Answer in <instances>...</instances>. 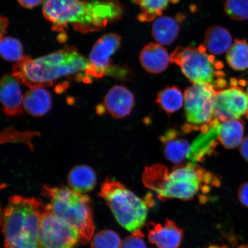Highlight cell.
Wrapping results in <instances>:
<instances>
[{
	"label": "cell",
	"mask_w": 248,
	"mask_h": 248,
	"mask_svg": "<svg viewBox=\"0 0 248 248\" xmlns=\"http://www.w3.org/2000/svg\"><path fill=\"white\" fill-rule=\"evenodd\" d=\"M225 13L235 20L248 19V0H226Z\"/></svg>",
	"instance_id": "obj_28"
},
{
	"label": "cell",
	"mask_w": 248,
	"mask_h": 248,
	"mask_svg": "<svg viewBox=\"0 0 248 248\" xmlns=\"http://www.w3.org/2000/svg\"><path fill=\"white\" fill-rule=\"evenodd\" d=\"M238 198L242 204L248 207V182L240 186L238 190Z\"/></svg>",
	"instance_id": "obj_30"
},
{
	"label": "cell",
	"mask_w": 248,
	"mask_h": 248,
	"mask_svg": "<svg viewBox=\"0 0 248 248\" xmlns=\"http://www.w3.org/2000/svg\"><path fill=\"white\" fill-rule=\"evenodd\" d=\"M232 38L229 31L222 27L212 26L204 35V46L212 55H220L231 47Z\"/></svg>",
	"instance_id": "obj_20"
},
{
	"label": "cell",
	"mask_w": 248,
	"mask_h": 248,
	"mask_svg": "<svg viewBox=\"0 0 248 248\" xmlns=\"http://www.w3.org/2000/svg\"><path fill=\"white\" fill-rule=\"evenodd\" d=\"M240 151L242 156L248 162V135L242 141L240 145Z\"/></svg>",
	"instance_id": "obj_32"
},
{
	"label": "cell",
	"mask_w": 248,
	"mask_h": 248,
	"mask_svg": "<svg viewBox=\"0 0 248 248\" xmlns=\"http://www.w3.org/2000/svg\"><path fill=\"white\" fill-rule=\"evenodd\" d=\"M46 0H18L19 4L23 7L31 9L37 7L42 3H44Z\"/></svg>",
	"instance_id": "obj_31"
},
{
	"label": "cell",
	"mask_w": 248,
	"mask_h": 248,
	"mask_svg": "<svg viewBox=\"0 0 248 248\" xmlns=\"http://www.w3.org/2000/svg\"><path fill=\"white\" fill-rule=\"evenodd\" d=\"M78 1H88V0H78Z\"/></svg>",
	"instance_id": "obj_36"
},
{
	"label": "cell",
	"mask_w": 248,
	"mask_h": 248,
	"mask_svg": "<svg viewBox=\"0 0 248 248\" xmlns=\"http://www.w3.org/2000/svg\"><path fill=\"white\" fill-rule=\"evenodd\" d=\"M51 95L43 88L30 89L24 96V110L31 116H44L51 109Z\"/></svg>",
	"instance_id": "obj_18"
},
{
	"label": "cell",
	"mask_w": 248,
	"mask_h": 248,
	"mask_svg": "<svg viewBox=\"0 0 248 248\" xmlns=\"http://www.w3.org/2000/svg\"><path fill=\"white\" fill-rule=\"evenodd\" d=\"M106 202L119 224L130 232H135L145 224L149 203L151 201L142 200L125 186L108 178L102 184L98 194Z\"/></svg>",
	"instance_id": "obj_7"
},
{
	"label": "cell",
	"mask_w": 248,
	"mask_h": 248,
	"mask_svg": "<svg viewBox=\"0 0 248 248\" xmlns=\"http://www.w3.org/2000/svg\"><path fill=\"white\" fill-rule=\"evenodd\" d=\"M67 181L73 190L80 193H86L91 191L95 187L97 176L92 167L79 165L71 170Z\"/></svg>",
	"instance_id": "obj_21"
},
{
	"label": "cell",
	"mask_w": 248,
	"mask_h": 248,
	"mask_svg": "<svg viewBox=\"0 0 248 248\" xmlns=\"http://www.w3.org/2000/svg\"><path fill=\"white\" fill-rule=\"evenodd\" d=\"M232 82L231 88L217 91L215 103V116L220 122L239 119L248 112L247 93Z\"/></svg>",
	"instance_id": "obj_11"
},
{
	"label": "cell",
	"mask_w": 248,
	"mask_h": 248,
	"mask_svg": "<svg viewBox=\"0 0 248 248\" xmlns=\"http://www.w3.org/2000/svg\"><path fill=\"white\" fill-rule=\"evenodd\" d=\"M122 38L116 33H108L102 36L93 47L89 55L90 65L87 74L94 78H101L108 74L115 75L116 71L111 66L110 58L119 49Z\"/></svg>",
	"instance_id": "obj_10"
},
{
	"label": "cell",
	"mask_w": 248,
	"mask_h": 248,
	"mask_svg": "<svg viewBox=\"0 0 248 248\" xmlns=\"http://www.w3.org/2000/svg\"><path fill=\"white\" fill-rule=\"evenodd\" d=\"M0 98L5 115L14 117L23 113L24 97L20 82L13 76L5 74L2 77Z\"/></svg>",
	"instance_id": "obj_13"
},
{
	"label": "cell",
	"mask_w": 248,
	"mask_h": 248,
	"mask_svg": "<svg viewBox=\"0 0 248 248\" xmlns=\"http://www.w3.org/2000/svg\"><path fill=\"white\" fill-rule=\"evenodd\" d=\"M229 66L236 71L248 69V43L245 40L237 39L226 55Z\"/></svg>",
	"instance_id": "obj_24"
},
{
	"label": "cell",
	"mask_w": 248,
	"mask_h": 248,
	"mask_svg": "<svg viewBox=\"0 0 248 248\" xmlns=\"http://www.w3.org/2000/svg\"><path fill=\"white\" fill-rule=\"evenodd\" d=\"M43 14L52 23V30L65 35L69 25L83 33L101 30L119 20L124 8L118 0H46Z\"/></svg>",
	"instance_id": "obj_2"
},
{
	"label": "cell",
	"mask_w": 248,
	"mask_h": 248,
	"mask_svg": "<svg viewBox=\"0 0 248 248\" xmlns=\"http://www.w3.org/2000/svg\"><path fill=\"white\" fill-rule=\"evenodd\" d=\"M142 67L151 74H159L168 67L170 57L168 52L159 43H151L142 48L140 54Z\"/></svg>",
	"instance_id": "obj_16"
},
{
	"label": "cell",
	"mask_w": 248,
	"mask_h": 248,
	"mask_svg": "<svg viewBox=\"0 0 248 248\" xmlns=\"http://www.w3.org/2000/svg\"><path fill=\"white\" fill-rule=\"evenodd\" d=\"M206 51L203 45L198 47L178 46L170 54V62L177 64L193 84L209 85L216 91H221L227 86L224 65Z\"/></svg>",
	"instance_id": "obj_6"
},
{
	"label": "cell",
	"mask_w": 248,
	"mask_h": 248,
	"mask_svg": "<svg viewBox=\"0 0 248 248\" xmlns=\"http://www.w3.org/2000/svg\"><path fill=\"white\" fill-rule=\"evenodd\" d=\"M90 62L74 46L36 59L25 55L13 66L12 75L30 89L53 86L58 80L75 79L89 83L93 78L87 74Z\"/></svg>",
	"instance_id": "obj_1"
},
{
	"label": "cell",
	"mask_w": 248,
	"mask_h": 248,
	"mask_svg": "<svg viewBox=\"0 0 248 248\" xmlns=\"http://www.w3.org/2000/svg\"><path fill=\"white\" fill-rule=\"evenodd\" d=\"M219 122L217 123L209 132L202 133L199 137L197 138L193 144L191 145L190 153L187 159L192 161L193 163L201 162L207 155L212 153L214 148L217 145V126Z\"/></svg>",
	"instance_id": "obj_22"
},
{
	"label": "cell",
	"mask_w": 248,
	"mask_h": 248,
	"mask_svg": "<svg viewBox=\"0 0 248 248\" xmlns=\"http://www.w3.org/2000/svg\"><path fill=\"white\" fill-rule=\"evenodd\" d=\"M244 123L239 119L219 122L217 126L218 141L226 148L240 146L244 140Z\"/></svg>",
	"instance_id": "obj_19"
},
{
	"label": "cell",
	"mask_w": 248,
	"mask_h": 248,
	"mask_svg": "<svg viewBox=\"0 0 248 248\" xmlns=\"http://www.w3.org/2000/svg\"><path fill=\"white\" fill-rule=\"evenodd\" d=\"M246 93H247V94L248 98V88H247V92ZM246 116H247V117L248 119V112L247 113Z\"/></svg>",
	"instance_id": "obj_34"
},
{
	"label": "cell",
	"mask_w": 248,
	"mask_h": 248,
	"mask_svg": "<svg viewBox=\"0 0 248 248\" xmlns=\"http://www.w3.org/2000/svg\"><path fill=\"white\" fill-rule=\"evenodd\" d=\"M144 238L143 232L140 229L125 238L122 242L121 248H147Z\"/></svg>",
	"instance_id": "obj_29"
},
{
	"label": "cell",
	"mask_w": 248,
	"mask_h": 248,
	"mask_svg": "<svg viewBox=\"0 0 248 248\" xmlns=\"http://www.w3.org/2000/svg\"><path fill=\"white\" fill-rule=\"evenodd\" d=\"M142 181L163 201L193 200L220 185L219 180L215 175L193 163L175 167L170 171L161 164L145 167Z\"/></svg>",
	"instance_id": "obj_3"
},
{
	"label": "cell",
	"mask_w": 248,
	"mask_h": 248,
	"mask_svg": "<svg viewBox=\"0 0 248 248\" xmlns=\"http://www.w3.org/2000/svg\"><path fill=\"white\" fill-rule=\"evenodd\" d=\"M42 191L49 200L48 204L52 212L79 232L80 243H88L95 231L88 195L66 187H52L47 185L43 186Z\"/></svg>",
	"instance_id": "obj_5"
},
{
	"label": "cell",
	"mask_w": 248,
	"mask_h": 248,
	"mask_svg": "<svg viewBox=\"0 0 248 248\" xmlns=\"http://www.w3.org/2000/svg\"><path fill=\"white\" fill-rule=\"evenodd\" d=\"M39 235L41 248H74L80 242L79 232L56 215L48 204L40 217Z\"/></svg>",
	"instance_id": "obj_9"
},
{
	"label": "cell",
	"mask_w": 248,
	"mask_h": 248,
	"mask_svg": "<svg viewBox=\"0 0 248 248\" xmlns=\"http://www.w3.org/2000/svg\"><path fill=\"white\" fill-rule=\"evenodd\" d=\"M8 20L4 17H1V39L3 38L8 26Z\"/></svg>",
	"instance_id": "obj_33"
},
{
	"label": "cell",
	"mask_w": 248,
	"mask_h": 248,
	"mask_svg": "<svg viewBox=\"0 0 248 248\" xmlns=\"http://www.w3.org/2000/svg\"><path fill=\"white\" fill-rule=\"evenodd\" d=\"M104 103L105 110L111 116L123 119L131 113L135 105V97L125 87L116 85L108 92Z\"/></svg>",
	"instance_id": "obj_14"
},
{
	"label": "cell",
	"mask_w": 248,
	"mask_h": 248,
	"mask_svg": "<svg viewBox=\"0 0 248 248\" xmlns=\"http://www.w3.org/2000/svg\"><path fill=\"white\" fill-rule=\"evenodd\" d=\"M238 248H248V246H242Z\"/></svg>",
	"instance_id": "obj_35"
},
{
	"label": "cell",
	"mask_w": 248,
	"mask_h": 248,
	"mask_svg": "<svg viewBox=\"0 0 248 248\" xmlns=\"http://www.w3.org/2000/svg\"><path fill=\"white\" fill-rule=\"evenodd\" d=\"M160 140L163 145L164 156L170 162L180 164L188 157L191 145L187 140L181 137V133L177 130H167L161 136Z\"/></svg>",
	"instance_id": "obj_15"
},
{
	"label": "cell",
	"mask_w": 248,
	"mask_h": 248,
	"mask_svg": "<svg viewBox=\"0 0 248 248\" xmlns=\"http://www.w3.org/2000/svg\"><path fill=\"white\" fill-rule=\"evenodd\" d=\"M185 102L182 93L176 86L169 87L158 93L156 102L167 113H173L181 108Z\"/></svg>",
	"instance_id": "obj_23"
},
{
	"label": "cell",
	"mask_w": 248,
	"mask_h": 248,
	"mask_svg": "<svg viewBox=\"0 0 248 248\" xmlns=\"http://www.w3.org/2000/svg\"><path fill=\"white\" fill-rule=\"evenodd\" d=\"M44 207L35 198L16 195L9 198L2 215L4 248H41L39 229Z\"/></svg>",
	"instance_id": "obj_4"
},
{
	"label": "cell",
	"mask_w": 248,
	"mask_h": 248,
	"mask_svg": "<svg viewBox=\"0 0 248 248\" xmlns=\"http://www.w3.org/2000/svg\"><path fill=\"white\" fill-rule=\"evenodd\" d=\"M140 9L138 19L140 22H151L160 17L170 0H133Z\"/></svg>",
	"instance_id": "obj_25"
},
{
	"label": "cell",
	"mask_w": 248,
	"mask_h": 248,
	"mask_svg": "<svg viewBox=\"0 0 248 248\" xmlns=\"http://www.w3.org/2000/svg\"><path fill=\"white\" fill-rule=\"evenodd\" d=\"M217 91L209 85L193 84L185 92V110L187 124L183 131L209 132L217 122L215 116Z\"/></svg>",
	"instance_id": "obj_8"
},
{
	"label": "cell",
	"mask_w": 248,
	"mask_h": 248,
	"mask_svg": "<svg viewBox=\"0 0 248 248\" xmlns=\"http://www.w3.org/2000/svg\"><path fill=\"white\" fill-rule=\"evenodd\" d=\"M122 244L119 235L107 229L99 232L93 237L91 248H121Z\"/></svg>",
	"instance_id": "obj_27"
},
{
	"label": "cell",
	"mask_w": 248,
	"mask_h": 248,
	"mask_svg": "<svg viewBox=\"0 0 248 248\" xmlns=\"http://www.w3.org/2000/svg\"><path fill=\"white\" fill-rule=\"evenodd\" d=\"M1 55L4 60L10 62L19 61L23 57V46L19 40L5 37L1 39Z\"/></svg>",
	"instance_id": "obj_26"
},
{
	"label": "cell",
	"mask_w": 248,
	"mask_h": 248,
	"mask_svg": "<svg viewBox=\"0 0 248 248\" xmlns=\"http://www.w3.org/2000/svg\"><path fill=\"white\" fill-rule=\"evenodd\" d=\"M184 19L182 14L176 17H159L154 20L152 27V35L155 40L161 45L171 44L178 38L181 27L180 24Z\"/></svg>",
	"instance_id": "obj_17"
},
{
	"label": "cell",
	"mask_w": 248,
	"mask_h": 248,
	"mask_svg": "<svg viewBox=\"0 0 248 248\" xmlns=\"http://www.w3.org/2000/svg\"><path fill=\"white\" fill-rule=\"evenodd\" d=\"M148 238L158 248H179L183 240V232L174 222L167 219L164 224L149 222Z\"/></svg>",
	"instance_id": "obj_12"
}]
</instances>
